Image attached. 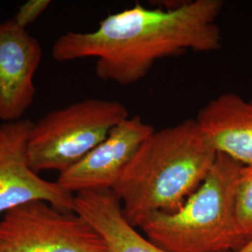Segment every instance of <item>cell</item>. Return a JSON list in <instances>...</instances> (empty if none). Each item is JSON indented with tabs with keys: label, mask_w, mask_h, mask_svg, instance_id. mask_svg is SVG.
<instances>
[{
	"label": "cell",
	"mask_w": 252,
	"mask_h": 252,
	"mask_svg": "<svg viewBox=\"0 0 252 252\" xmlns=\"http://www.w3.org/2000/svg\"><path fill=\"white\" fill-rule=\"evenodd\" d=\"M224 2L193 0L167 9L136 3L109 14L91 32L68 31L52 48L57 62L95 58L100 80L121 86L144 79L157 61L185 54L216 52L222 37L217 19Z\"/></svg>",
	"instance_id": "obj_1"
},
{
	"label": "cell",
	"mask_w": 252,
	"mask_h": 252,
	"mask_svg": "<svg viewBox=\"0 0 252 252\" xmlns=\"http://www.w3.org/2000/svg\"><path fill=\"white\" fill-rule=\"evenodd\" d=\"M217 154L195 119L154 131L113 189L129 223L138 227L153 213L182 207L206 179Z\"/></svg>",
	"instance_id": "obj_2"
},
{
	"label": "cell",
	"mask_w": 252,
	"mask_h": 252,
	"mask_svg": "<svg viewBox=\"0 0 252 252\" xmlns=\"http://www.w3.org/2000/svg\"><path fill=\"white\" fill-rule=\"evenodd\" d=\"M242 166L218 153L206 179L182 207L146 217L138 228L166 252H233L234 189Z\"/></svg>",
	"instance_id": "obj_3"
},
{
	"label": "cell",
	"mask_w": 252,
	"mask_h": 252,
	"mask_svg": "<svg viewBox=\"0 0 252 252\" xmlns=\"http://www.w3.org/2000/svg\"><path fill=\"white\" fill-rule=\"evenodd\" d=\"M129 116L128 108L118 100L87 98L54 109L33 123L27 140L28 163L37 174L65 171Z\"/></svg>",
	"instance_id": "obj_4"
},
{
	"label": "cell",
	"mask_w": 252,
	"mask_h": 252,
	"mask_svg": "<svg viewBox=\"0 0 252 252\" xmlns=\"http://www.w3.org/2000/svg\"><path fill=\"white\" fill-rule=\"evenodd\" d=\"M0 252H108V248L77 213L33 201L4 213Z\"/></svg>",
	"instance_id": "obj_5"
},
{
	"label": "cell",
	"mask_w": 252,
	"mask_h": 252,
	"mask_svg": "<svg viewBox=\"0 0 252 252\" xmlns=\"http://www.w3.org/2000/svg\"><path fill=\"white\" fill-rule=\"evenodd\" d=\"M30 120L0 124V213L33 201L74 212L75 194L57 181L42 179L27 160Z\"/></svg>",
	"instance_id": "obj_6"
},
{
	"label": "cell",
	"mask_w": 252,
	"mask_h": 252,
	"mask_svg": "<svg viewBox=\"0 0 252 252\" xmlns=\"http://www.w3.org/2000/svg\"><path fill=\"white\" fill-rule=\"evenodd\" d=\"M154 128L139 115L118 124L108 136L81 161L59 174L57 182L77 193L92 189H112Z\"/></svg>",
	"instance_id": "obj_7"
},
{
	"label": "cell",
	"mask_w": 252,
	"mask_h": 252,
	"mask_svg": "<svg viewBox=\"0 0 252 252\" xmlns=\"http://www.w3.org/2000/svg\"><path fill=\"white\" fill-rule=\"evenodd\" d=\"M41 58L42 47L27 29L13 19L0 22V122L23 120L32 106Z\"/></svg>",
	"instance_id": "obj_8"
},
{
	"label": "cell",
	"mask_w": 252,
	"mask_h": 252,
	"mask_svg": "<svg viewBox=\"0 0 252 252\" xmlns=\"http://www.w3.org/2000/svg\"><path fill=\"white\" fill-rule=\"evenodd\" d=\"M195 121L217 153L252 165V99L221 94L200 109Z\"/></svg>",
	"instance_id": "obj_9"
},
{
	"label": "cell",
	"mask_w": 252,
	"mask_h": 252,
	"mask_svg": "<svg viewBox=\"0 0 252 252\" xmlns=\"http://www.w3.org/2000/svg\"><path fill=\"white\" fill-rule=\"evenodd\" d=\"M74 212L101 234L108 252H168L150 241L129 223L112 189H92L75 193Z\"/></svg>",
	"instance_id": "obj_10"
},
{
	"label": "cell",
	"mask_w": 252,
	"mask_h": 252,
	"mask_svg": "<svg viewBox=\"0 0 252 252\" xmlns=\"http://www.w3.org/2000/svg\"><path fill=\"white\" fill-rule=\"evenodd\" d=\"M233 221L234 252L252 240V165H243L236 181Z\"/></svg>",
	"instance_id": "obj_11"
},
{
	"label": "cell",
	"mask_w": 252,
	"mask_h": 252,
	"mask_svg": "<svg viewBox=\"0 0 252 252\" xmlns=\"http://www.w3.org/2000/svg\"><path fill=\"white\" fill-rule=\"evenodd\" d=\"M51 4L50 0H28L19 7L13 21L19 27L27 29L45 12Z\"/></svg>",
	"instance_id": "obj_12"
},
{
	"label": "cell",
	"mask_w": 252,
	"mask_h": 252,
	"mask_svg": "<svg viewBox=\"0 0 252 252\" xmlns=\"http://www.w3.org/2000/svg\"><path fill=\"white\" fill-rule=\"evenodd\" d=\"M233 252H252V240L248 244H246L242 248Z\"/></svg>",
	"instance_id": "obj_13"
}]
</instances>
